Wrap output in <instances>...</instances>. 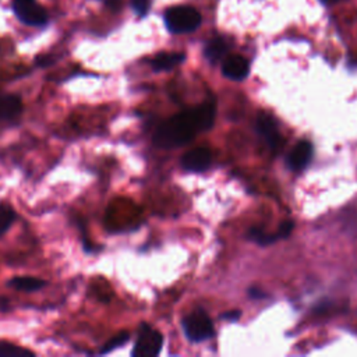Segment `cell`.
Segmentation results:
<instances>
[{"mask_svg":"<svg viewBox=\"0 0 357 357\" xmlns=\"http://www.w3.org/2000/svg\"><path fill=\"white\" fill-rule=\"evenodd\" d=\"M215 113V105L208 102L170 117L156 128L153 144L159 148H177L187 144L198 132L212 127Z\"/></svg>","mask_w":357,"mask_h":357,"instance_id":"cell-1","label":"cell"},{"mask_svg":"<svg viewBox=\"0 0 357 357\" xmlns=\"http://www.w3.org/2000/svg\"><path fill=\"white\" fill-rule=\"evenodd\" d=\"M165 24L172 33H188L201 25V14L190 6H176L165 11Z\"/></svg>","mask_w":357,"mask_h":357,"instance_id":"cell-2","label":"cell"},{"mask_svg":"<svg viewBox=\"0 0 357 357\" xmlns=\"http://www.w3.org/2000/svg\"><path fill=\"white\" fill-rule=\"evenodd\" d=\"M163 344V336L159 331L153 329L148 324H142L138 331V336L131 351L132 357H152L159 354Z\"/></svg>","mask_w":357,"mask_h":357,"instance_id":"cell-3","label":"cell"},{"mask_svg":"<svg viewBox=\"0 0 357 357\" xmlns=\"http://www.w3.org/2000/svg\"><path fill=\"white\" fill-rule=\"evenodd\" d=\"M185 336L192 342H202L213 335V325L209 315L201 310L191 312L183 319Z\"/></svg>","mask_w":357,"mask_h":357,"instance_id":"cell-4","label":"cell"},{"mask_svg":"<svg viewBox=\"0 0 357 357\" xmlns=\"http://www.w3.org/2000/svg\"><path fill=\"white\" fill-rule=\"evenodd\" d=\"M13 10L25 25L43 26L47 22V13L36 0H13Z\"/></svg>","mask_w":357,"mask_h":357,"instance_id":"cell-5","label":"cell"},{"mask_svg":"<svg viewBox=\"0 0 357 357\" xmlns=\"http://www.w3.org/2000/svg\"><path fill=\"white\" fill-rule=\"evenodd\" d=\"M211 160H212L211 151L208 148L201 146V148H194L188 151L183 156L181 165L188 172H202L209 167Z\"/></svg>","mask_w":357,"mask_h":357,"instance_id":"cell-6","label":"cell"},{"mask_svg":"<svg viewBox=\"0 0 357 357\" xmlns=\"http://www.w3.org/2000/svg\"><path fill=\"white\" fill-rule=\"evenodd\" d=\"M257 128L258 132L261 134V137H264V139L268 142V145L271 148H278L280 144V134L276 126V121L273 120L272 116H269L268 113H259L257 117Z\"/></svg>","mask_w":357,"mask_h":357,"instance_id":"cell-7","label":"cell"},{"mask_svg":"<svg viewBox=\"0 0 357 357\" xmlns=\"http://www.w3.org/2000/svg\"><path fill=\"white\" fill-rule=\"evenodd\" d=\"M311 158H312V145L305 139L298 141L287 156V166L291 170H301L310 163Z\"/></svg>","mask_w":357,"mask_h":357,"instance_id":"cell-8","label":"cell"},{"mask_svg":"<svg viewBox=\"0 0 357 357\" xmlns=\"http://www.w3.org/2000/svg\"><path fill=\"white\" fill-rule=\"evenodd\" d=\"M250 71V64L247 61V59H244L243 56H229L222 66V73L225 77L230 78V79H244L248 75Z\"/></svg>","mask_w":357,"mask_h":357,"instance_id":"cell-9","label":"cell"},{"mask_svg":"<svg viewBox=\"0 0 357 357\" xmlns=\"http://www.w3.org/2000/svg\"><path fill=\"white\" fill-rule=\"evenodd\" d=\"M22 112V102L17 95L0 96V120H11Z\"/></svg>","mask_w":357,"mask_h":357,"instance_id":"cell-10","label":"cell"},{"mask_svg":"<svg viewBox=\"0 0 357 357\" xmlns=\"http://www.w3.org/2000/svg\"><path fill=\"white\" fill-rule=\"evenodd\" d=\"M47 282L35 278V276H14L13 279L8 280V286L18 290V291H25V293H32L40 290L43 286H46Z\"/></svg>","mask_w":357,"mask_h":357,"instance_id":"cell-11","label":"cell"},{"mask_svg":"<svg viewBox=\"0 0 357 357\" xmlns=\"http://www.w3.org/2000/svg\"><path fill=\"white\" fill-rule=\"evenodd\" d=\"M184 53H159L151 61V66L155 71H167L184 61Z\"/></svg>","mask_w":357,"mask_h":357,"instance_id":"cell-12","label":"cell"},{"mask_svg":"<svg viewBox=\"0 0 357 357\" xmlns=\"http://www.w3.org/2000/svg\"><path fill=\"white\" fill-rule=\"evenodd\" d=\"M227 42L222 38H215L211 42H208V45L205 46V57L211 61V63H216L219 61L226 53H227Z\"/></svg>","mask_w":357,"mask_h":357,"instance_id":"cell-13","label":"cell"},{"mask_svg":"<svg viewBox=\"0 0 357 357\" xmlns=\"http://www.w3.org/2000/svg\"><path fill=\"white\" fill-rule=\"evenodd\" d=\"M35 353L15 343L0 340V357H33Z\"/></svg>","mask_w":357,"mask_h":357,"instance_id":"cell-14","label":"cell"},{"mask_svg":"<svg viewBox=\"0 0 357 357\" xmlns=\"http://www.w3.org/2000/svg\"><path fill=\"white\" fill-rule=\"evenodd\" d=\"M15 218L17 213L13 206L7 204H0V236H3L10 229Z\"/></svg>","mask_w":357,"mask_h":357,"instance_id":"cell-15","label":"cell"},{"mask_svg":"<svg viewBox=\"0 0 357 357\" xmlns=\"http://www.w3.org/2000/svg\"><path fill=\"white\" fill-rule=\"evenodd\" d=\"M248 236H250V238H252L254 241H257L258 244H262V245H268V244H271V243H273V241H276V240L279 238L278 233L271 234V233H266V231H265L264 229H261V227H254V229H251L250 233H248Z\"/></svg>","mask_w":357,"mask_h":357,"instance_id":"cell-16","label":"cell"},{"mask_svg":"<svg viewBox=\"0 0 357 357\" xmlns=\"http://www.w3.org/2000/svg\"><path fill=\"white\" fill-rule=\"evenodd\" d=\"M128 339H130L128 332H126V331H124V332H120V333L114 335L109 342H106V343L103 344V347L100 349L99 353H100V354H107V353H110L112 350H114V349L123 346L124 343H127Z\"/></svg>","mask_w":357,"mask_h":357,"instance_id":"cell-17","label":"cell"},{"mask_svg":"<svg viewBox=\"0 0 357 357\" xmlns=\"http://www.w3.org/2000/svg\"><path fill=\"white\" fill-rule=\"evenodd\" d=\"M132 10L137 13L139 17H145L149 11L151 7V0H130Z\"/></svg>","mask_w":357,"mask_h":357,"instance_id":"cell-18","label":"cell"},{"mask_svg":"<svg viewBox=\"0 0 357 357\" xmlns=\"http://www.w3.org/2000/svg\"><path fill=\"white\" fill-rule=\"evenodd\" d=\"M291 230H293V222L287 220V222H283V223L280 225V227L278 229L276 233H278L279 238H283V237H287Z\"/></svg>","mask_w":357,"mask_h":357,"instance_id":"cell-19","label":"cell"},{"mask_svg":"<svg viewBox=\"0 0 357 357\" xmlns=\"http://www.w3.org/2000/svg\"><path fill=\"white\" fill-rule=\"evenodd\" d=\"M10 308V301L7 297H0V311H7Z\"/></svg>","mask_w":357,"mask_h":357,"instance_id":"cell-20","label":"cell"},{"mask_svg":"<svg viewBox=\"0 0 357 357\" xmlns=\"http://www.w3.org/2000/svg\"><path fill=\"white\" fill-rule=\"evenodd\" d=\"M105 3H106L109 7H112L113 10H117V8L120 7L121 0H105Z\"/></svg>","mask_w":357,"mask_h":357,"instance_id":"cell-21","label":"cell"},{"mask_svg":"<svg viewBox=\"0 0 357 357\" xmlns=\"http://www.w3.org/2000/svg\"><path fill=\"white\" fill-rule=\"evenodd\" d=\"M238 315H240V312H238V311H234V314H231V312H227V314H225V315H223V318L236 319V318H238Z\"/></svg>","mask_w":357,"mask_h":357,"instance_id":"cell-22","label":"cell"},{"mask_svg":"<svg viewBox=\"0 0 357 357\" xmlns=\"http://www.w3.org/2000/svg\"><path fill=\"white\" fill-rule=\"evenodd\" d=\"M321 1H324V3H326V4H333V3H336V1H339V0H321Z\"/></svg>","mask_w":357,"mask_h":357,"instance_id":"cell-23","label":"cell"}]
</instances>
